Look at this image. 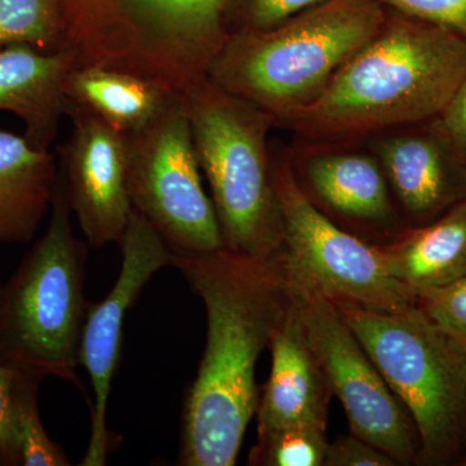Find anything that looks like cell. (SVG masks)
<instances>
[{
    "instance_id": "cell-19",
    "label": "cell",
    "mask_w": 466,
    "mask_h": 466,
    "mask_svg": "<svg viewBox=\"0 0 466 466\" xmlns=\"http://www.w3.org/2000/svg\"><path fill=\"white\" fill-rule=\"evenodd\" d=\"M306 174L319 198L345 216L379 219L388 214V187L373 158L352 153L320 155L309 159Z\"/></svg>"
},
{
    "instance_id": "cell-26",
    "label": "cell",
    "mask_w": 466,
    "mask_h": 466,
    "mask_svg": "<svg viewBox=\"0 0 466 466\" xmlns=\"http://www.w3.org/2000/svg\"><path fill=\"white\" fill-rule=\"evenodd\" d=\"M397 464L398 462L388 453L351 434L329 443L324 465L392 466Z\"/></svg>"
},
{
    "instance_id": "cell-4",
    "label": "cell",
    "mask_w": 466,
    "mask_h": 466,
    "mask_svg": "<svg viewBox=\"0 0 466 466\" xmlns=\"http://www.w3.org/2000/svg\"><path fill=\"white\" fill-rule=\"evenodd\" d=\"M86 260L87 247L73 232L58 177L47 229L0 284L3 363L41 379L56 377L84 391L76 368L90 305L85 297Z\"/></svg>"
},
{
    "instance_id": "cell-28",
    "label": "cell",
    "mask_w": 466,
    "mask_h": 466,
    "mask_svg": "<svg viewBox=\"0 0 466 466\" xmlns=\"http://www.w3.org/2000/svg\"><path fill=\"white\" fill-rule=\"evenodd\" d=\"M441 133L466 155V79L441 115Z\"/></svg>"
},
{
    "instance_id": "cell-12",
    "label": "cell",
    "mask_w": 466,
    "mask_h": 466,
    "mask_svg": "<svg viewBox=\"0 0 466 466\" xmlns=\"http://www.w3.org/2000/svg\"><path fill=\"white\" fill-rule=\"evenodd\" d=\"M69 142L60 149L58 177L88 247L119 244L133 205L127 188V137L75 104Z\"/></svg>"
},
{
    "instance_id": "cell-10",
    "label": "cell",
    "mask_w": 466,
    "mask_h": 466,
    "mask_svg": "<svg viewBox=\"0 0 466 466\" xmlns=\"http://www.w3.org/2000/svg\"><path fill=\"white\" fill-rule=\"evenodd\" d=\"M309 346L332 395L341 401L355 437L406 464L415 456V424L395 397L339 306L288 283Z\"/></svg>"
},
{
    "instance_id": "cell-3",
    "label": "cell",
    "mask_w": 466,
    "mask_h": 466,
    "mask_svg": "<svg viewBox=\"0 0 466 466\" xmlns=\"http://www.w3.org/2000/svg\"><path fill=\"white\" fill-rule=\"evenodd\" d=\"M385 20L379 0H327L271 29L228 34L207 76L281 121L319 96Z\"/></svg>"
},
{
    "instance_id": "cell-20",
    "label": "cell",
    "mask_w": 466,
    "mask_h": 466,
    "mask_svg": "<svg viewBox=\"0 0 466 466\" xmlns=\"http://www.w3.org/2000/svg\"><path fill=\"white\" fill-rule=\"evenodd\" d=\"M43 379L15 370L12 390V426L20 466H69L70 460L51 440L39 410V388Z\"/></svg>"
},
{
    "instance_id": "cell-1",
    "label": "cell",
    "mask_w": 466,
    "mask_h": 466,
    "mask_svg": "<svg viewBox=\"0 0 466 466\" xmlns=\"http://www.w3.org/2000/svg\"><path fill=\"white\" fill-rule=\"evenodd\" d=\"M207 311V345L195 381L184 398L177 464L233 466L259 392L256 368L283 317L289 289L274 258L222 248L173 253Z\"/></svg>"
},
{
    "instance_id": "cell-8",
    "label": "cell",
    "mask_w": 466,
    "mask_h": 466,
    "mask_svg": "<svg viewBox=\"0 0 466 466\" xmlns=\"http://www.w3.org/2000/svg\"><path fill=\"white\" fill-rule=\"evenodd\" d=\"M281 220L274 259L285 280L337 306L395 312L416 296L389 271L379 247L342 231L300 188L288 162L272 167Z\"/></svg>"
},
{
    "instance_id": "cell-7",
    "label": "cell",
    "mask_w": 466,
    "mask_h": 466,
    "mask_svg": "<svg viewBox=\"0 0 466 466\" xmlns=\"http://www.w3.org/2000/svg\"><path fill=\"white\" fill-rule=\"evenodd\" d=\"M339 309L410 413L422 459L449 461L466 428V346L441 332L416 302L395 312Z\"/></svg>"
},
{
    "instance_id": "cell-18",
    "label": "cell",
    "mask_w": 466,
    "mask_h": 466,
    "mask_svg": "<svg viewBox=\"0 0 466 466\" xmlns=\"http://www.w3.org/2000/svg\"><path fill=\"white\" fill-rule=\"evenodd\" d=\"M390 274L413 294L466 275V198L433 225L379 247Z\"/></svg>"
},
{
    "instance_id": "cell-5",
    "label": "cell",
    "mask_w": 466,
    "mask_h": 466,
    "mask_svg": "<svg viewBox=\"0 0 466 466\" xmlns=\"http://www.w3.org/2000/svg\"><path fill=\"white\" fill-rule=\"evenodd\" d=\"M227 0H94L63 17L76 66H106L184 92L207 78L228 30Z\"/></svg>"
},
{
    "instance_id": "cell-21",
    "label": "cell",
    "mask_w": 466,
    "mask_h": 466,
    "mask_svg": "<svg viewBox=\"0 0 466 466\" xmlns=\"http://www.w3.org/2000/svg\"><path fill=\"white\" fill-rule=\"evenodd\" d=\"M16 45L63 51L58 0H0V51Z\"/></svg>"
},
{
    "instance_id": "cell-30",
    "label": "cell",
    "mask_w": 466,
    "mask_h": 466,
    "mask_svg": "<svg viewBox=\"0 0 466 466\" xmlns=\"http://www.w3.org/2000/svg\"><path fill=\"white\" fill-rule=\"evenodd\" d=\"M465 465H466V460H465Z\"/></svg>"
},
{
    "instance_id": "cell-9",
    "label": "cell",
    "mask_w": 466,
    "mask_h": 466,
    "mask_svg": "<svg viewBox=\"0 0 466 466\" xmlns=\"http://www.w3.org/2000/svg\"><path fill=\"white\" fill-rule=\"evenodd\" d=\"M127 137L131 205L173 253L225 248L213 201L202 187L183 92L148 126Z\"/></svg>"
},
{
    "instance_id": "cell-25",
    "label": "cell",
    "mask_w": 466,
    "mask_h": 466,
    "mask_svg": "<svg viewBox=\"0 0 466 466\" xmlns=\"http://www.w3.org/2000/svg\"><path fill=\"white\" fill-rule=\"evenodd\" d=\"M324 2L327 0H242L240 27L236 32L271 29Z\"/></svg>"
},
{
    "instance_id": "cell-14",
    "label": "cell",
    "mask_w": 466,
    "mask_h": 466,
    "mask_svg": "<svg viewBox=\"0 0 466 466\" xmlns=\"http://www.w3.org/2000/svg\"><path fill=\"white\" fill-rule=\"evenodd\" d=\"M75 66L67 51L47 52L29 45L0 51V110L23 121L24 137L34 148L50 150L69 106L64 82Z\"/></svg>"
},
{
    "instance_id": "cell-17",
    "label": "cell",
    "mask_w": 466,
    "mask_h": 466,
    "mask_svg": "<svg viewBox=\"0 0 466 466\" xmlns=\"http://www.w3.org/2000/svg\"><path fill=\"white\" fill-rule=\"evenodd\" d=\"M64 92L70 104L94 113L125 135L155 121L177 94L146 76L97 66L73 67Z\"/></svg>"
},
{
    "instance_id": "cell-11",
    "label": "cell",
    "mask_w": 466,
    "mask_h": 466,
    "mask_svg": "<svg viewBox=\"0 0 466 466\" xmlns=\"http://www.w3.org/2000/svg\"><path fill=\"white\" fill-rule=\"evenodd\" d=\"M121 268L115 285L99 303H90L79 346V364L85 367L92 386L91 435L82 466H104L113 447L106 426V410L115 380L128 309L159 269L171 266L173 251L148 220L131 211L119 241Z\"/></svg>"
},
{
    "instance_id": "cell-22",
    "label": "cell",
    "mask_w": 466,
    "mask_h": 466,
    "mask_svg": "<svg viewBox=\"0 0 466 466\" xmlns=\"http://www.w3.org/2000/svg\"><path fill=\"white\" fill-rule=\"evenodd\" d=\"M329 441L320 426H288L258 435L251 450V465L321 466Z\"/></svg>"
},
{
    "instance_id": "cell-29",
    "label": "cell",
    "mask_w": 466,
    "mask_h": 466,
    "mask_svg": "<svg viewBox=\"0 0 466 466\" xmlns=\"http://www.w3.org/2000/svg\"><path fill=\"white\" fill-rule=\"evenodd\" d=\"M0 466H5V461H3L2 456H0Z\"/></svg>"
},
{
    "instance_id": "cell-2",
    "label": "cell",
    "mask_w": 466,
    "mask_h": 466,
    "mask_svg": "<svg viewBox=\"0 0 466 466\" xmlns=\"http://www.w3.org/2000/svg\"><path fill=\"white\" fill-rule=\"evenodd\" d=\"M465 79V39L417 18L386 16L319 96L281 122L312 139L416 124L441 116Z\"/></svg>"
},
{
    "instance_id": "cell-16",
    "label": "cell",
    "mask_w": 466,
    "mask_h": 466,
    "mask_svg": "<svg viewBox=\"0 0 466 466\" xmlns=\"http://www.w3.org/2000/svg\"><path fill=\"white\" fill-rule=\"evenodd\" d=\"M51 150L34 148L24 135L0 130V245L29 244L56 191Z\"/></svg>"
},
{
    "instance_id": "cell-23",
    "label": "cell",
    "mask_w": 466,
    "mask_h": 466,
    "mask_svg": "<svg viewBox=\"0 0 466 466\" xmlns=\"http://www.w3.org/2000/svg\"><path fill=\"white\" fill-rule=\"evenodd\" d=\"M416 303L441 332L466 346V275L419 291Z\"/></svg>"
},
{
    "instance_id": "cell-6",
    "label": "cell",
    "mask_w": 466,
    "mask_h": 466,
    "mask_svg": "<svg viewBox=\"0 0 466 466\" xmlns=\"http://www.w3.org/2000/svg\"><path fill=\"white\" fill-rule=\"evenodd\" d=\"M183 99L225 247L274 258L281 240L267 146L274 118L218 87L208 76L187 88Z\"/></svg>"
},
{
    "instance_id": "cell-24",
    "label": "cell",
    "mask_w": 466,
    "mask_h": 466,
    "mask_svg": "<svg viewBox=\"0 0 466 466\" xmlns=\"http://www.w3.org/2000/svg\"><path fill=\"white\" fill-rule=\"evenodd\" d=\"M404 16L443 27L466 41V0H379Z\"/></svg>"
},
{
    "instance_id": "cell-15",
    "label": "cell",
    "mask_w": 466,
    "mask_h": 466,
    "mask_svg": "<svg viewBox=\"0 0 466 466\" xmlns=\"http://www.w3.org/2000/svg\"><path fill=\"white\" fill-rule=\"evenodd\" d=\"M380 155L410 214L431 217L466 198V155L446 135L406 134L380 144Z\"/></svg>"
},
{
    "instance_id": "cell-13",
    "label": "cell",
    "mask_w": 466,
    "mask_h": 466,
    "mask_svg": "<svg viewBox=\"0 0 466 466\" xmlns=\"http://www.w3.org/2000/svg\"><path fill=\"white\" fill-rule=\"evenodd\" d=\"M268 348L271 373L257 406V434L288 426L327 428L332 391L309 346L299 309L290 293Z\"/></svg>"
},
{
    "instance_id": "cell-27",
    "label": "cell",
    "mask_w": 466,
    "mask_h": 466,
    "mask_svg": "<svg viewBox=\"0 0 466 466\" xmlns=\"http://www.w3.org/2000/svg\"><path fill=\"white\" fill-rule=\"evenodd\" d=\"M15 370L0 360V456L5 466L18 465V452L12 426V390Z\"/></svg>"
}]
</instances>
